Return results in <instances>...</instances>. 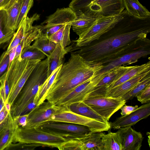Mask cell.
Masks as SVG:
<instances>
[{
  "mask_svg": "<svg viewBox=\"0 0 150 150\" xmlns=\"http://www.w3.org/2000/svg\"><path fill=\"white\" fill-rule=\"evenodd\" d=\"M150 32V16L141 18L129 13L110 30L90 44L72 46L71 52L79 54L89 65L108 63L134 48Z\"/></svg>",
  "mask_w": 150,
  "mask_h": 150,
  "instance_id": "cell-1",
  "label": "cell"
},
{
  "mask_svg": "<svg viewBox=\"0 0 150 150\" xmlns=\"http://www.w3.org/2000/svg\"><path fill=\"white\" fill-rule=\"evenodd\" d=\"M103 66L89 65L79 54L71 52L57 74L46 100L54 105L75 87L92 78Z\"/></svg>",
  "mask_w": 150,
  "mask_h": 150,
  "instance_id": "cell-2",
  "label": "cell"
},
{
  "mask_svg": "<svg viewBox=\"0 0 150 150\" xmlns=\"http://www.w3.org/2000/svg\"><path fill=\"white\" fill-rule=\"evenodd\" d=\"M47 58L38 64L11 106L10 112L13 118L20 115L27 104L34 98L47 78Z\"/></svg>",
  "mask_w": 150,
  "mask_h": 150,
  "instance_id": "cell-3",
  "label": "cell"
},
{
  "mask_svg": "<svg viewBox=\"0 0 150 150\" xmlns=\"http://www.w3.org/2000/svg\"><path fill=\"white\" fill-rule=\"evenodd\" d=\"M68 139L38 129L35 127L18 126L16 128L13 143L21 142L40 146L56 148L59 149Z\"/></svg>",
  "mask_w": 150,
  "mask_h": 150,
  "instance_id": "cell-4",
  "label": "cell"
},
{
  "mask_svg": "<svg viewBox=\"0 0 150 150\" xmlns=\"http://www.w3.org/2000/svg\"><path fill=\"white\" fill-rule=\"evenodd\" d=\"M125 11L126 9L119 14L98 17L89 28L79 35L77 39L73 41L74 46H86L98 40L123 18Z\"/></svg>",
  "mask_w": 150,
  "mask_h": 150,
  "instance_id": "cell-5",
  "label": "cell"
},
{
  "mask_svg": "<svg viewBox=\"0 0 150 150\" xmlns=\"http://www.w3.org/2000/svg\"><path fill=\"white\" fill-rule=\"evenodd\" d=\"M150 54V40L146 37L139 41L135 46L127 52L108 63L95 75L105 74L113 69L137 62L142 57Z\"/></svg>",
  "mask_w": 150,
  "mask_h": 150,
  "instance_id": "cell-6",
  "label": "cell"
},
{
  "mask_svg": "<svg viewBox=\"0 0 150 150\" xmlns=\"http://www.w3.org/2000/svg\"><path fill=\"white\" fill-rule=\"evenodd\" d=\"M35 127L39 130L68 139L81 137L93 133L87 126L61 122L47 121Z\"/></svg>",
  "mask_w": 150,
  "mask_h": 150,
  "instance_id": "cell-7",
  "label": "cell"
},
{
  "mask_svg": "<svg viewBox=\"0 0 150 150\" xmlns=\"http://www.w3.org/2000/svg\"><path fill=\"white\" fill-rule=\"evenodd\" d=\"M48 121L72 123L88 127L93 133L108 131L111 128V122H104L73 112L67 109L53 115Z\"/></svg>",
  "mask_w": 150,
  "mask_h": 150,
  "instance_id": "cell-8",
  "label": "cell"
},
{
  "mask_svg": "<svg viewBox=\"0 0 150 150\" xmlns=\"http://www.w3.org/2000/svg\"><path fill=\"white\" fill-rule=\"evenodd\" d=\"M83 102L108 121L111 116L125 104L126 101L122 98L93 96L87 98Z\"/></svg>",
  "mask_w": 150,
  "mask_h": 150,
  "instance_id": "cell-9",
  "label": "cell"
},
{
  "mask_svg": "<svg viewBox=\"0 0 150 150\" xmlns=\"http://www.w3.org/2000/svg\"><path fill=\"white\" fill-rule=\"evenodd\" d=\"M76 18L75 13L70 7L58 8L40 24L42 32L45 31L43 33L48 37L65 25L71 24Z\"/></svg>",
  "mask_w": 150,
  "mask_h": 150,
  "instance_id": "cell-10",
  "label": "cell"
},
{
  "mask_svg": "<svg viewBox=\"0 0 150 150\" xmlns=\"http://www.w3.org/2000/svg\"><path fill=\"white\" fill-rule=\"evenodd\" d=\"M102 132L91 133L81 137L68 139L60 150H103Z\"/></svg>",
  "mask_w": 150,
  "mask_h": 150,
  "instance_id": "cell-11",
  "label": "cell"
},
{
  "mask_svg": "<svg viewBox=\"0 0 150 150\" xmlns=\"http://www.w3.org/2000/svg\"><path fill=\"white\" fill-rule=\"evenodd\" d=\"M103 78L100 76H94L75 87L54 105L67 107L73 103L83 101Z\"/></svg>",
  "mask_w": 150,
  "mask_h": 150,
  "instance_id": "cell-12",
  "label": "cell"
},
{
  "mask_svg": "<svg viewBox=\"0 0 150 150\" xmlns=\"http://www.w3.org/2000/svg\"><path fill=\"white\" fill-rule=\"evenodd\" d=\"M125 8L123 0H92L84 13L98 18L120 14Z\"/></svg>",
  "mask_w": 150,
  "mask_h": 150,
  "instance_id": "cell-13",
  "label": "cell"
},
{
  "mask_svg": "<svg viewBox=\"0 0 150 150\" xmlns=\"http://www.w3.org/2000/svg\"><path fill=\"white\" fill-rule=\"evenodd\" d=\"M67 109V107L57 106L48 101H44L28 113L25 127H37L48 121L54 115Z\"/></svg>",
  "mask_w": 150,
  "mask_h": 150,
  "instance_id": "cell-14",
  "label": "cell"
},
{
  "mask_svg": "<svg viewBox=\"0 0 150 150\" xmlns=\"http://www.w3.org/2000/svg\"><path fill=\"white\" fill-rule=\"evenodd\" d=\"M150 115V102L139 107L130 114L117 117L112 123L111 128L114 129L130 127Z\"/></svg>",
  "mask_w": 150,
  "mask_h": 150,
  "instance_id": "cell-15",
  "label": "cell"
},
{
  "mask_svg": "<svg viewBox=\"0 0 150 150\" xmlns=\"http://www.w3.org/2000/svg\"><path fill=\"white\" fill-rule=\"evenodd\" d=\"M121 142L122 150H140L143 139L140 132L131 126L120 128L117 132Z\"/></svg>",
  "mask_w": 150,
  "mask_h": 150,
  "instance_id": "cell-16",
  "label": "cell"
},
{
  "mask_svg": "<svg viewBox=\"0 0 150 150\" xmlns=\"http://www.w3.org/2000/svg\"><path fill=\"white\" fill-rule=\"evenodd\" d=\"M130 67L120 66L113 69L105 74L102 75L105 76L94 88L90 93L91 95L92 96H102L106 91L107 88L124 74Z\"/></svg>",
  "mask_w": 150,
  "mask_h": 150,
  "instance_id": "cell-17",
  "label": "cell"
},
{
  "mask_svg": "<svg viewBox=\"0 0 150 150\" xmlns=\"http://www.w3.org/2000/svg\"><path fill=\"white\" fill-rule=\"evenodd\" d=\"M150 73V69L146 70L107 91L102 96L114 98H121L137 83Z\"/></svg>",
  "mask_w": 150,
  "mask_h": 150,
  "instance_id": "cell-18",
  "label": "cell"
},
{
  "mask_svg": "<svg viewBox=\"0 0 150 150\" xmlns=\"http://www.w3.org/2000/svg\"><path fill=\"white\" fill-rule=\"evenodd\" d=\"M40 17L39 14H35L32 16L29 17L27 16L24 18L11 39L6 51V54H8L13 48L16 47L21 42L26 33L33 27V23L38 20Z\"/></svg>",
  "mask_w": 150,
  "mask_h": 150,
  "instance_id": "cell-19",
  "label": "cell"
},
{
  "mask_svg": "<svg viewBox=\"0 0 150 150\" xmlns=\"http://www.w3.org/2000/svg\"><path fill=\"white\" fill-rule=\"evenodd\" d=\"M74 12L76 18L71 24V27L79 36L89 28L98 18L92 17L80 11Z\"/></svg>",
  "mask_w": 150,
  "mask_h": 150,
  "instance_id": "cell-20",
  "label": "cell"
},
{
  "mask_svg": "<svg viewBox=\"0 0 150 150\" xmlns=\"http://www.w3.org/2000/svg\"><path fill=\"white\" fill-rule=\"evenodd\" d=\"M69 52L67 47L63 48L57 45L47 57L48 69L47 78L56 69L63 64L62 62L66 54Z\"/></svg>",
  "mask_w": 150,
  "mask_h": 150,
  "instance_id": "cell-21",
  "label": "cell"
},
{
  "mask_svg": "<svg viewBox=\"0 0 150 150\" xmlns=\"http://www.w3.org/2000/svg\"><path fill=\"white\" fill-rule=\"evenodd\" d=\"M149 69L150 61L140 65L131 66L124 74L107 88L106 91L102 96L107 91L117 86L144 71Z\"/></svg>",
  "mask_w": 150,
  "mask_h": 150,
  "instance_id": "cell-22",
  "label": "cell"
},
{
  "mask_svg": "<svg viewBox=\"0 0 150 150\" xmlns=\"http://www.w3.org/2000/svg\"><path fill=\"white\" fill-rule=\"evenodd\" d=\"M67 107L69 110L77 114L104 122L108 121L97 113L83 101L71 104Z\"/></svg>",
  "mask_w": 150,
  "mask_h": 150,
  "instance_id": "cell-23",
  "label": "cell"
},
{
  "mask_svg": "<svg viewBox=\"0 0 150 150\" xmlns=\"http://www.w3.org/2000/svg\"><path fill=\"white\" fill-rule=\"evenodd\" d=\"M42 33L40 25L33 26L25 34L21 42L16 47L15 57H19L23 50L40 37Z\"/></svg>",
  "mask_w": 150,
  "mask_h": 150,
  "instance_id": "cell-24",
  "label": "cell"
},
{
  "mask_svg": "<svg viewBox=\"0 0 150 150\" xmlns=\"http://www.w3.org/2000/svg\"><path fill=\"white\" fill-rule=\"evenodd\" d=\"M71 28V24H66L48 38L56 45L65 48L72 42L70 38Z\"/></svg>",
  "mask_w": 150,
  "mask_h": 150,
  "instance_id": "cell-25",
  "label": "cell"
},
{
  "mask_svg": "<svg viewBox=\"0 0 150 150\" xmlns=\"http://www.w3.org/2000/svg\"><path fill=\"white\" fill-rule=\"evenodd\" d=\"M18 126L13 118L8 124L0 132V150H4L13 143L15 131Z\"/></svg>",
  "mask_w": 150,
  "mask_h": 150,
  "instance_id": "cell-26",
  "label": "cell"
},
{
  "mask_svg": "<svg viewBox=\"0 0 150 150\" xmlns=\"http://www.w3.org/2000/svg\"><path fill=\"white\" fill-rule=\"evenodd\" d=\"M124 7L129 14L141 18L150 16V13L138 0H123Z\"/></svg>",
  "mask_w": 150,
  "mask_h": 150,
  "instance_id": "cell-27",
  "label": "cell"
},
{
  "mask_svg": "<svg viewBox=\"0 0 150 150\" xmlns=\"http://www.w3.org/2000/svg\"><path fill=\"white\" fill-rule=\"evenodd\" d=\"M56 45L50 40L47 35L42 33L41 36L35 40L31 47L37 49L44 53L47 57L54 49Z\"/></svg>",
  "mask_w": 150,
  "mask_h": 150,
  "instance_id": "cell-28",
  "label": "cell"
},
{
  "mask_svg": "<svg viewBox=\"0 0 150 150\" xmlns=\"http://www.w3.org/2000/svg\"><path fill=\"white\" fill-rule=\"evenodd\" d=\"M15 33L8 26L6 10H0V45L11 40Z\"/></svg>",
  "mask_w": 150,
  "mask_h": 150,
  "instance_id": "cell-29",
  "label": "cell"
},
{
  "mask_svg": "<svg viewBox=\"0 0 150 150\" xmlns=\"http://www.w3.org/2000/svg\"><path fill=\"white\" fill-rule=\"evenodd\" d=\"M62 65V64L54 70L40 86L35 95L38 101V105L42 103L46 100L47 93Z\"/></svg>",
  "mask_w": 150,
  "mask_h": 150,
  "instance_id": "cell-30",
  "label": "cell"
},
{
  "mask_svg": "<svg viewBox=\"0 0 150 150\" xmlns=\"http://www.w3.org/2000/svg\"><path fill=\"white\" fill-rule=\"evenodd\" d=\"M103 150H122L117 133L110 132L104 134L102 139Z\"/></svg>",
  "mask_w": 150,
  "mask_h": 150,
  "instance_id": "cell-31",
  "label": "cell"
},
{
  "mask_svg": "<svg viewBox=\"0 0 150 150\" xmlns=\"http://www.w3.org/2000/svg\"><path fill=\"white\" fill-rule=\"evenodd\" d=\"M22 0H17L10 8L6 10L7 24L9 28L15 31L17 21Z\"/></svg>",
  "mask_w": 150,
  "mask_h": 150,
  "instance_id": "cell-32",
  "label": "cell"
},
{
  "mask_svg": "<svg viewBox=\"0 0 150 150\" xmlns=\"http://www.w3.org/2000/svg\"><path fill=\"white\" fill-rule=\"evenodd\" d=\"M150 84V73L142 79L128 92L121 98L127 101L131 100L141 91L148 85Z\"/></svg>",
  "mask_w": 150,
  "mask_h": 150,
  "instance_id": "cell-33",
  "label": "cell"
},
{
  "mask_svg": "<svg viewBox=\"0 0 150 150\" xmlns=\"http://www.w3.org/2000/svg\"><path fill=\"white\" fill-rule=\"evenodd\" d=\"M31 45L24 48L19 56L22 59L29 60H41L46 57L45 54L41 51L32 48Z\"/></svg>",
  "mask_w": 150,
  "mask_h": 150,
  "instance_id": "cell-34",
  "label": "cell"
},
{
  "mask_svg": "<svg viewBox=\"0 0 150 150\" xmlns=\"http://www.w3.org/2000/svg\"><path fill=\"white\" fill-rule=\"evenodd\" d=\"M33 4V0H22L16 24V30L19 28L24 18L27 16V14Z\"/></svg>",
  "mask_w": 150,
  "mask_h": 150,
  "instance_id": "cell-35",
  "label": "cell"
},
{
  "mask_svg": "<svg viewBox=\"0 0 150 150\" xmlns=\"http://www.w3.org/2000/svg\"><path fill=\"white\" fill-rule=\"evenodd\" d=\"M92 0H72L69 7L74 12L80 11L86 12L87 8Z\"/></svg>",
  "mask_w": 150,
  "mask_h": 150,
  "instance_id": "cell-36",
  "label": "cell"
},
{
  "mask_svg": "<svg viewBox=\"0 0 150 150\" xmlns=\"http://www.w3.org/2000/svg\"><path fill=\"white\" fill-rule=\"evenodd\" d=\"M11 143L5 150H33L38 146L35 144H28L21 142Z\"/></svg>",
  "mask_w": 150,
  "mask_h": 150,
  "instance_id": "cell-37",
  "label": "cell"
},
{
  "mask_svg": "<svg viewBox=\"0 0 150 150\" xmlns=\"http://www.w3.org/2000/svg\"><path fill=\"white\" fill-rule=\"evenodd\" d=\"M9 58L6 51L3 52L0 57V78L8 71Z\"/></svg>",
  "mask_w": 150,
  "mask_h": 150,
  "instance_id": "cell-38",
  "label": "cell"
},
{
  "mask_svg": "<svg viewBox=\"0 0 150 150\" xmlns=\"http://www.w3.org/2000/svg\"><path fill=\"white\" fill-rule=\"evenodd\" d=\"M137 100L142 103H146L150 100V84L148 85L136 96Z\"/></svg>",
  "mask_w": 150,
  "mask_h": 150,
  "instance_id": "cell-39",
  "label": "cell"
},
{
  "mask_svg": "<svg viewBox=\"0 0 150 150\" xmlns=\"http://www.w3.org/2000/svg\"><path fill=\"white\" fill-rule=\"evenodd\" d=\"M38 101L35 96L30 101L22 110L20 115L28 114L37 105Z\"/></svg>",
  "mask_w": 150,
  "mask_h": 150,
  "instance_id": "cell-40",
  "label": "cell"
},
{
  "mask_svg": "<svg viewBox=\"0 0 150 150\" xmlns=\"http://www.w3.org/2000/svg\"><path fill=\"white\" fill-rule=\"evenodd\" d=\"M124 105L120 109L121 110L120 114L122 116L128 115L135 111L139 107L138 105L134 106Z\"/></svg>",
  "mask_w": 150,
  "mask_h": 150,
  "instance_id": "cell-41",
  "label": "cell"
},
{
  "mask_svg": "<svg viewBox=\"0 0 150 150\" xmlns=\"http://www.w3.org/2000/svg\"><path fill=\"white\" fill-rule=\"evenodd\" d=\"M28 115V114L21 115L13 118L16 120L18 126L25 127L26 125Z\"/></svg>",
  "mask_w": 150,
  "mask_h": 150,
  "instance_id": "cell-42",
  "label": "cell"
},
{
  "mask_svg": "<svg viewBox=\"0 0 150 150\" xmlns=\"http://www.w3.org/2000/svg\"><path fill=\"white\" fill-rule=\"evenodd\" d=\"M12 118L11 114L10 112L6 118L0 124V132L7 126Z\"/></svg>",
  "mask_w": 150,
  "mask_h": 150,
  "instance_id": "cell-43",
  "label": "cell"
},
{
  "mask_svg": "<svg viewBox=\"0 0 150 150\" xmlns=\"http://www.w3.org/2000/svg\"><path fill=\"white\" fill-rule=\"evenodd\" d=\"M9 112L6 110L4 105L0 112V124L6 118Z\"/></svg>",
  "mask_w": 150,
  "mask_h": 150,
  "instance_id": "cell-44",
  "label": "cell"
},
{
  "mask_svg": "<svg viewBox=\"0 0 150 150\" xmlns=\"http://www.w3.org/2000/svg\"><path fill=\"white\" fill-rule=\"evenodd\" d=\"M16 47L13 48L8 53L9 55V62L8 69L9 68L11 62L13 61L15 57Z\"/></svg>",
  "mask_w": 150,
  "mask_h": 150,
  "instance_id": "cell-45",
  "label": "cell"
},
{
  "mask_svg": "<svg viewBox=\"0 0 150 150\" xmlns=\"http://www.w3.org/2000/svg\"><path fill=\"white\" fill-rule=\"evenodd\" d=\"M11 0H0V10L4 9L8 5Z\"/></svg>",
  "mask_w": 150,
  "mask_h": 150,
  "instance_id": "cell-46",
  "label": "cell"
},
{
  "mask_svg": "<svg viewBox=\"0 0 150 150\" xmlns=\"http://www.w3.org/2000/svg\"><path fill=\"white\" fill-rule=\"evenodd\" d=\"M5 106L6 110L9 112H10L11 105V104L7 101L5 103Z\"/></svg>",
  "mask_w": 150,
  "mask_h": 150,
  "instance_id": "cell-47",
  "label": "cell"
},
{
  "mask_svg": "<svg viewBox=\"0 0 150 150\" xmlns=\"http://www.w3.org/2000/svg\"><path fill=\"white\" fill-rule=\"evenodd\" d=\"M5 105L4 102L0 95V112L1 111Z\"/></svg>",
  "mask_w": 150,
  "mask_h": 150,
  "instance_id": "cell-48",
  "label": "cell"
},
{
  "mask_svg": "<svg viewBox=\"0 0 150 150\" xmlns=\"http://www.w3.org/2000/svg\"><path fill=\"white\" fill-rule=\"evenodd\" d=\"M17 0H11L8 5L4 9L6 10L10 8Z\"/></svg>",
  "mask_w": 150,
  "mask_h": 150,
  "instance_id": "cell-49",
  "label": "cell"
}]
</instances>
